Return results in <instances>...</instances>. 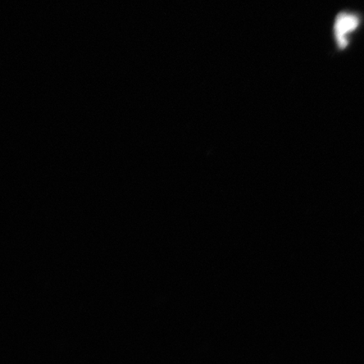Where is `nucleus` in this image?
Segmentation results:
<instances>
[{"label":"nucleus","instance_id":"f257e3e1","mask_svg":"<svg viewBox=\"0 0 364 364\" xmlns=\"http://www.w3.org/2000/svg\"><path fill=\"white\" fill-rule=\"evenodd\" d=\"M358 16L356 14L340 13L336 18L334 24V35L336 44L340 49L347 48L349 35L358 29L359 26Z\"/></svg>","mask_w":364,"mask_h":364}]
</instances>
